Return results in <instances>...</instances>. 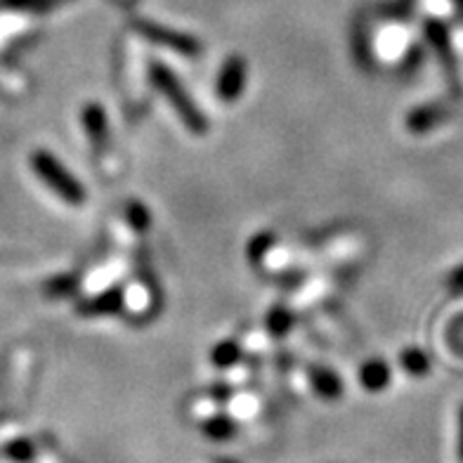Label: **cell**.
<instances>
[{
	"label": "cell",
	"instance_id": "277c9868",
	"mask_svg": "<svg viewBox=\"0 0 463 463\" xmlns=\"http://www.w3.org/2000/svg\"><path fill=\"white\" fill-rule=\"evenodd\" d=\"M135 26L140 29L142 36L152 38V41H156V43L171 45V48L180 50V52H184V55H196V52H199V43H196L194 38L184 36V33H175V31L161 29V26L146 24V22H137Z\"/></svg>",
	"mask_w": 463,
	"mask_h": 463
},
{
	"label": "cell",
	"instance_id": "ac0fdd59",
	"mask_svg": "<svg viewBox=\"0 0 463 463\" xmlns=\"http://www.w3.org/2000/svg\"><path fill=\"white\" fill-rule=\"evenodd\" d=\"M10 7H19V10H41L48 5V0H7Z\"/></svg>",
	"mask_w": 463,
	"mask_h": 463
},
{
	"label": "cell",
	"instance_id": "9c48e42d",
	"mask_svg": "<svg viewBox=\"0 0 463 463\" xmlns=\"http://www.w3.org/2000/svg\"><path fill=\"white\" fill-rule=\"evenodd\" d=\"M400 364L404 366V372L414 378H423L430 373V360L428 354L419 347H407L402 354H400Z\"/></svg>",
	"mask_w": 463,
	"mask_h": 463
},
{
	"label": "cell",
	"instance_id": "7a4b0ae2",
	"mask_svg": "<svg viewBox=\"0 0 463 463\" xmlns=\"http://www.w3.org/2000/svg\"><path fill=\"white\" fill-rule=\"evenodd\" d=\"M31 165H33V173L43 180L45 187L52 189L60 199H64L71 206H80V203L86 202V189H83V184L60 164L57 156H52L45 149H38L31 156Z\"/></svg>",
	"mask_w": 463,
	"mask_h": 463
},
{
	"label": "cell",
	"instance_id": "6da1fadb",
	"mask_svg": "<svg viewBox=\"0 0 463 463\" xmlns=\"http://www.w3.org/2000/svg\"><path fill=\"white\" fill-rule=\"evenodd\" d=\"M149 76H152L154 88L164 95L168 102H171L173 109L177 111L180 116V121L187 126V130L196 135H203L208 130V121L206 116L202 114V109L196 107V102L189 98V92L184 90L183 80L177 79L175 73L171 69L161 64V61H152L149 64Z\"/></svg>",
	"mask_w": 463,
	"mask_h": 463
},
{
	"label": "cell",
	"instance_id": "3957f363",
	"mask_svg": "<svg viewBox=\"0 0 463 463\" xmlns=\"http://www.w3.org/2000/svg\"><path fill=\"white\" fill-rule=\"evenodd\" d=\"M246 86V61L244 57L232 55L227 57L222 69L218 73V80H215V92L222 102H234V99L241 98Z\"/></svg>",
	"mask_w": 463,
	"mask_h": 463
},
{
	"label": "cell",
	"instance_id": "5b68a950",
	"mask_svg": "<svg viewBox=\"0 0 463 463\" xmlns=\"http://www.w3.org/2000/svg\"><path fill=\"white\" fill-rule=\"evenodd\" d=\"M392 372L388 362L383 360H369L360 366V383L364 385L369 392H381L391 383Z\"/></svg>",
	"mask_w": 463,
	"mask_h": 463
},
{
	"label": "cell",
	"instance_id": "ffe728a7",
	"mask_svg": "<svg viewBox=\"0 0 463 463\" xmlns=\"http://www.w3.org/2000/svg\"><path fill=\"white\" fill-rule=\"evenodd\" d=\"M458 458L463 463V404L458 409Z\"/></svg>",
	"mask_w": 463,
	"mask_h": 463
},
{
	"label": "cell",
	"instance_id": "30bf717a",
	"mask_svg": "<svg viewBox=\"0 0 463 463\" xmlns=\"http://www.w3.org/2000/svg\"><path fill=\"white\" fill-rule=\"evenodd\" d=\"M203 435L211 439H215V442H222V439H230L234 438V433H237V423L230 419V416H213V419H208L206 423H203Z\"/></svg>",
	"mask_w": 463,
	"mask_h": 463
},
{
	"label": "cell",
	"instance_id": "9a60e30c",
	"mask_svg": "<svg viewBox=\"0 0 463 463\" xmlns=\"http://www.w3.org/2000/svg\"><path fill=\"white\" fill-rule=\"evenodd\" d=\"M121 305H123V293H121V288H118V291L104 293L102 298L98 300V305H95V310H99V312H114V310H118Z\"/></svg>",
	"mask_w": 463,
	"mask_h": 463
},
{
	"label": "cell",
	"instance_id": "8992f818",
	"mask_svg": "<svg viewBox=\"0 0 463 463\" xmlns=\"http://www.w3.org/2000/svg\"><path fill=\"white\" fill-rule=\"evenodd\" d=\"M447 118V111L438 104H426V107H416L411 114L407 116V128L411 133H428V130H433L435 126Z\"/></svg>",
	"mask_w": 463,
	"mask_h": 463
},
{
	"label": "cell",
	"instance_id": "ba28073f",
	"mask_svg": "<svg viewBox=\"0 0 463 463\" xmlns=\"http://www.w3.org/2000/svg\"><path fill=\"white\" fill-rule=\"evenodd\" d=\"M312 388L322 400H338L343 395V383L341 378L335 376L331 369H324V366H315L310 372Z\"/></svg>",
	"mask_w": 463,
	"mask_h": 463
},
{
	"label": "cell",
	"instance_id": "e0dca14e",
	"mask_svg": "<svg viewBox=\"0 0 463 463\" xmlns=\"http://www.w3.org/2000/svg\"><path fill=\"white\" fill-rule=\"evenodd\" d=\"M447 288H449L451 296H461L463 293V262L449 272V277H447Z\"/></svg>",
	"mask_w": 463,
	"mask_h": 463
},
{
	"label": "cell",
	"instance_id": "7c38bea8",
	"mask_svg": "<svg viewBox=\"0 0 463 463\" xmlns=\"http://www.w3.org/2000/svg\"><path fill=\"white\" fill-rule=\"evenodd\" d=\"M126 218H128L130 227L137 232H145L152 222V215H149V208L142 202H130L128 208H126Z\"/></svg>",
	"mask_w": 463,
	"mask_h": 463
},
{
	"label": "cell",
	"instance_id": "5bb4252c",
	"mask_svg": "<svg viewBox=\"0 0 463 463\" xmlns=\"http://www.w3.org/2000/svg\"><path fill=\"white\" fill-rule=\"evenodd\" d=\"M291 324H293V317H291V312H287V310H275L268 317V329L272 331L275 335L288 334Z\"/></svg>",
	"mask_w": 463,
	"mask_h": 463
},
{
	"label": "cell",
	"instance_id": "4fadbf2b",
	"mask_svg": "<svg viewBox=\"0 0 463 463\" xmlns=\"http://www.w3.org/2000/svg\"><path fill=\"white\" fill-rule=\"evenodd\" d=\"M33 445H31L29 439H14V442H10V445L5 447V457L13 458V461L17 463H26L33 458Z\"/></svg>",
	"mask_w": 463,
	"mask_h": 463
},
{
	"label": "cell",
	"instance_id": "8fae6325",
	"mask_svg": "<svg viewBox=\"0 0 463 463\" xmlns=\"http://www.w3.org/2000/svg\"><path fill=\"white\" fill-rule=\"evenodd\" d=\"M239 357H241V350L234 341H222L213 347V353H211V360H213L215 366L220 369H225V366L237 364Z\"/></svg>",
	"mask_w": 463,
	"mask_h": 463
},
{
	"label": "cell",
	"instance_id": "2e32d148",
	"mask_svg": "<svg viewBox=\"0 0 463 463\" xmlns=\"http://www.w3.org/2000/svg\"><path fill=\"white\" fill-rule=\"evenodd\" d=\"M272 246V234H260V237H256L253 241H250L249 246V256L253 258V260H260L262 253Z\"/></svg>",
	"mask_w": 463,
	"mask_h": 463
},
{
	"label": "cell",
	"instance_id": "d6986e66",
	"mask_svg": "<svg viewBox=\"0 0 463 463\" xmlns=\"http://www.w3.org/2000/svg\"><path fill=\"white\" fill-rule=\"evenodd\" d=\"M451 329H454L449 334L451 343H454V347H457V350H463V319H457Z\"/></svg>",
	"mask_w": 463,
	"mask_h": 463
},
{
	"label": "cell",
	"instance_id": "52a82bcc",
	"mask_svg": "<svg viewBox=\"0 0 463 463\" xmlns=\"http://www.w3.org/2000/svg\"><path fill=\"white\" fill-rule=\"evenodd\" d=\"M83 126H86V133L92 140V145L102 149L107 145V114H104L102 104H88L86 109H83Z\"/></svg>",
	"mask_w": 463,
	"mask_h": 463
}]
</instances>
